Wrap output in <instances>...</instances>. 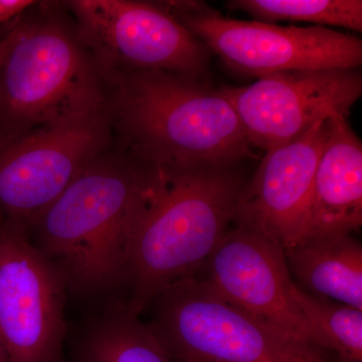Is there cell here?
Returning a JSON list of instances; mask_svg holds the SVG:
<instances>
[{"label": "cell", "mask_w": 362, "mask_h": 362, "mask_svg": "<svg viewBox=\"0 0 362 362\" xmlns=\"http://www.w3.org/2000/svg\"><path fill=\"white\" fill-rule=\"evenodd\" d=\"M21 25H16L13 28L4 39L0 40V69H1L2 64L6 59L7 54L13 49V45L16 44L18 35H20Z\"/></svg>", "instance_id": "cell-19"}, {"label": "cell", "mask_w": 362, "mask_h": 362, "mask_svg": "<svg viewBox=\"0 0 362 362\" xmlns=\"http://www.w3.org/2000/svg\"><path fill=\"white\" fill-rule=\"evenodd\" d=\"M194 277L228 303L327 356L293 299L294 280L286 264L284 250L272 240L235 226L228 230Z\"/></svg>", "instance_id": "cell-11"}, {"label": "cell", "mask_w": 362, "mask_h": 362, "mask_svg": "<svg viewBox=\"0 0 362 362\" xmlns=\"http://www.w3.org/2000/svg\"><path fill=\"white\" fill-rule=\"evenodd\" d=\"M0 362H8L6 349H4V344H2L1 339H0Z\"/></svg>", "instance_id": "cell-20"}, {"label": "cell", "mask_w": 362, "mask_h": 362, "mask_svg": "<svg viewBox=\"0 0 362 362\" xmlns=\"http://www.w3.org/2000/svg\"><path fill=\"white\" fill-rule=\"evenodd\" d=\"M77 362L177 361L126 302L114 301L84 328Z\"/></svg>", "instance_id": "cell-15"}, {"label": "cell", "mask_w": 362, "mask_h": 362, "mask_svg": "<svg viewBox=\"0 0 362 362\" xmlns=\"http://www.w3.org/2000/svg\"><path fill=\"white\" fill-rule=\"evenodd\" d=\"M168 13L238 75L352 70L362 65V40L324 26H281L233 20L202 1L162 2Z\"/></svg>", "instance_id": "cell-6"}, {"label": "cell", "mask_w": 362, "mask_h": 362, "mask_svg": "<svg viewBox=\"0 0 362 362\" xmlns=\"http://www.w3.org/2000/svg\"><path fill=\"white\" fill-rule=\"evenodd\" d=\"M66 291L30 233L0 220V339L8 362H62Z\"/></svg>", "instance_id": "cell-9"}, {"label": "cell", "mask_w": 362, "mask_h": 362, "mask_svg": "<svg viewBox=\"0 0 362 362\" xmlns=\"http://www.w3.org/2000/svg\"><path fill=\"white\" fill-rule=\"evenodd\" d=\"M245 185L238 166L166 173L133 242L126 302L133 314L199 274L230 230Z\"/></svg>", "instance_id": "cell-3"}, {"label": "cell", "mask_w": 362, "mask_h": 362, "mask_svg": "<svg viewBox=\"0 0 362 362\" xmlns=\"http://www.w3.org/2000/svg\"><path fill=\"white\" fill-rule=\"evenodd\" d=\"M20 25L0 69V147L108 108L106 75L78 28L51 14Z\"/></svg>", "instance_id": "cell-4"}, {"label": "cell", "mask_w": 362, "mask_h": 362, "mask_svg": "<svg viewBox=\"0 0 362 362\" xmlns=\"http://www.w3.org/2000/svg\"><path fill=\"white\" fill-rule=\"evenodd\" d=\"M228 6L271 25L292 21L362 32L361 0H233Z\"/></svg>", "instance_id": "cell-17"}, {"label": "cell", "mask_w": 362, "mask_h": 362, "mask_svg": "<svg viewBox=\"0 0 362 362\" xmlns=\"http://www.w3.org/2000/svg\"><path fill=\"white\" fill-rule=\"evenodd\" d=\"M284 256L304 291L362 310V246L356 238H309L284 250Z\"/></svg>", "instance_id": "cell-14"}, {"label": "cell", "mask_w": 362, "mask_h": 362, "mask_svg": "<svg viewBox=\"0 0 362 362\" xmlns=\"http://www.w3.org/2000/svg\"><path fill=\"white\" fill-rule=\"evenodd\" d=\"M165 178L125 150L109 148L40 216L30 238L66 290L94 297L128 285L136 232Z\"/></svg>", "instance_id": "cell-1"}, {"label": "cell", "mask_w": 362, "mask_h": 362, "mask_svg": "<svg viewBox=\"0 0 362 362\" xmlns=\"http://www.w3.org/2000/svg\"><path fill=\"white\" fill-rule=\"evenodd\" d=\"M148 326L177 362H333L233 306L195 277L162 290Z\"/></svg>", "instance_id": "cell-5"}, {"label": "cell", "mask_w": 362, "mask_h": 362, "mask_svg": "<svg viewBox=\"0 0 362 362\" xmlns=\"http://www.w3.org/2000/svg\"><path fill=\"white\" fill-rule=\"evenodd\" d=\"M362 225V142L345 117L328 119L303 240L351 235ZM300 240V242H301Z\"/></svg>", "instance_id": "cell-13"}, {"label": "cell", "mask_w": 362, "mask_h": 362, "mask_svg": "<svg viewBox=\"0 0 362 362\" xmlns=\"http://www.w3.org/2000/svg\"><path fill=\"white\" fill-rule=\"evenodd\" d=\"M122 149L166 173L235 168L252 156L237 112L206 78L161 71H107Z\"/></svg>", "instance_id": "cell-2"}, {"label": "cell", "mask_w": 362, "mask_h": 362, "mask_svg": "<svg viewBox=\"0 0 362 362\" xmlns=\"http://www.w3.org/2000/svg\"><path fill=\"white\" fill-rule=\"evenodd\" d=\"M35 4L33 0H0V25L18 18Z\"/></svg>", "instance_id": "cell-18"}, {"label": "cell", "mask_w": 362, "mask_h": 362, "mask_svg": "<svg viewBox=\"0 0 362 362\" xmlns=\"http://www.w3.org/2000/svg\"><path fill=\"white\" fill-rule=\"evenodd\" d=\"M328 132V119L294 141L266 152L240 194L235 221L283 250L303 239L314 176Z\"/></svg>", "instance_id": "cell-12"}, {"label": "cell", "mask_w": 362, "mask_h": 362, "mask_svg": "<svg viewBox=\"0 0 362 362\" xmlns=\"http://www.w3.org/2000/svg\"><path fill=\"white\" fill-rule=\"evenodd\" d=\"M291 295L333 362H362V310L313 296L295 282Z\"/></svg>", "instance_id": "cell-16"}, {"label": "cell", "mask_w": 362, "mask_h": 362, "mask_svg": "<svg viewBox=\"0 0 362 362\" xmlns=\"http://www.w3.org/2000/svg\"><path fill=\"white\" fill-rule=\"evenodd\" d=\"M66 6L105 73L161 71L206 78L213 52L162 2L73 0Z\"/></svg>", "instance_id": "cell-7"}, {"label": "cell", "mask_w": 362, "mask_h": 362, "mask_svg": "<svg viewBox=\"0 0 362 362\" xmlns=\"http://www.w3.org/2000/svg\"><path fill=\"white\" fill-rule=\"evenodd\" d=\"M108 108L0 147V220L28 230L86 166L111 147Z\"/></svg>", "instance_id": "cell-8"}, {"label": "cell", "mask_w": 362, "mask_h": 362, "mask_svg": "<svg viewBox=\"0 0 362 362\" xmlns=\"http://www.w3.org/2000/svg\"><path fill=\"white\" fill-rule=\"evenodd\" d=\"M221 90L250 144L267 152L294 141L321 121L347 118L361 99L362 76L359 69L287 71Z\"/></svg>", "instance_id": "cell-10"}]
</instances>
